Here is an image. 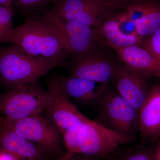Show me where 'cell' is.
<instances>
[{"mask_svg":"<svg viewBox=\"0 0 160 160\" xmlns=\"http://www.w3.org/2000/svg\"><path fill=\"white\" fill-rule=\"evenodd\" d=\"M7 43L22 48L33 55L66 65L71 58L54 30L41 13L27 16L23 24L12 29Z\"/></svg>","mask_w":160,"mask_h":160,"instance_id":"obj_1","label":"cell"},{"mask_svg":"<svg viewBox=\"0 0 160 160\" xmlns=\"http://www.w3.org/2000/svg\"><path fill=\"white\" fill-rule=\"evenodd\" d=\"M61 66L46 58L29 54L14 44L0 47V82L8 90L38 82L50 70Z\"/></svg>","mask_w":160,"mask_h":160,"instance_id":"obj_2","label":"cell"},{"mask_svg":"<svg viewBox=\"0 0 160 160\" xmlns=\"http://www.w3.org/2000/svg\"><path fill=\"white\" fill-rule=\"evenodd\" d=\"M50 101L49 92L38 82L12 88L0 96V118L17 121L42 115Z\"/></svg>","mask_w":160,"mask_h":160,"instance_id":"obj_3","label":"cell"},{"mask_svg":"<svg viewBox=\"0 0 160 160\" xmlns=\"http://www.w3.org/2000/svg\"><path fill=\"white\" fill-rule=\"evenodd\" d=\"M135 138L116 132L89 119L78 130V154L104 160L111 159L122 146L131 143Z\"/></svg>","mask_w":160,"mask_h":160,"instance_id":"obj_4","label":"cell"},{"mask_svg":"<svg viewBox=\"0 0 160 160\" xmlns=\"http://www.w3.org/2000/svg\"><path fill=\"white\" fill-rule=\"evenodd\" d=\"M97 105L98 123L122 134L136 137L139 133V111L117 91L108 86Z\"/></svg>","mask_w":160,"mask_h":160,"instance_id":"obj_5","label":"cell"},{"mask_svg":"<svg viewBox=\"0 0 160 160\" xmlns=\"http://www.w3.org/2000/svg\"><path fill=\"white\" fill-rule=\"evenodd\" d=\"M0 124L42 147L52 157L65 156L62 148V135L54 123L42 115L17 121L0 118Z\"/></svg>","mask_w":160,"mask_h":160,"instance_id":"obj_6","label":"cell"},{"mask_svg":"<svg viewBox=\"0 0 160 160\" xmlns=\"http://www.w3.org/2000/svg\"><path fill=\"white\" fill-rule=\"evenodd\" d=\"M40 13L55 32L71 58L99 46L92 27L78 22L63 19L52 9Z\"/></svg>","mask_w":160,"mask_h":160,"instance_id":"obj_7","label":"cell"},{"mask_svg":"<svg viewBox=\"0 0 160 160\" xmlns=\"http://www.w3.org/2000/svg\"><path fill=\"white\" fill-rule=\"evenodd\" d=\"M47 86L50 101L44 113L46 114L45 117L54 123L62 135L67 132L78 130L83 123L89 119L72 102L71 99L63 89L59 76L49 78Z\"/></svg>","mask_w":160,"mask_h":160,"instance_id":"obj_8","label":"cell"},{"mask_svg":"<svg viewBox=\"0 0 160 160\" xmlns=\"http://www.w3.org/2000/svg\"><path fill=\"white\" fill-rule=\"evenodd\" d=\"M52 11L63 19L95 28L118 9L95 0H54Z\"/></svg>","mask_w":160,"mask_h":160,"instance_id":"obj_9","label":"cell"},{"mask_svg":"<svg viewBox=\"0 0 160 160\" xmlns=\"http://www.w3.org/2000/svg\"><path fill=\"white\" fill-rule=\"evenodd\" d=\"M70 75L108 84L118 64L99 49V46L71 58L67 65Z\"/></svg>","mask_w":160,"mask_h":160,"instance_id":"obj_10","label":"cell"},{"mask_svg":"<svg viewBox=\"0 0 160 160\" xmlns=\"http://www.w3.org/2000/svg\"><path fill=\"white\" fill-rule=\"evenodd\" d=\"M146 79L126 65H119L112 81L116 91L139 111L149 89Z\"/></svg>","mask_w":160,"mask_h":160,"instance_id":"obj_11","label":"cell"},{"mask_svg":"<svg viewBox=\"0 0 160 160\" xmlns=\"http://www.w3.org/2000/svg\"><path fill=\"white\" fill-rule=\"evenodd\" d=\"M0 149L17 160H44L52 157L39 145L1 124Z\"/></svg>","mask_w":160,"mask_h":160,"instance_id":"obj_12","label":"cell"},{"mask_svg":"<svg viewBox=\"0 0 160 160\" xmlns=\"http://www.w3.org/2000/svg\"><path fill=\"white\" fill-rule=\"evenodd\" d=\"M139 133L143 140L160 139V85L152 86L139 110Z\"/></svg>","mask_w":160,"mask_h":160,"instance_id":"obj_13","label":"cell"},{"mask_svg":"<svg viewBox=\"0 0 160 160\" xmlns=\"http://www.w3.org/2000/svg\"><path fill=\"white\" fill-rule=\"evenodd\" d=\"M59 77L67 95L77 102L83 105L97 104L99 99L109 86L108 84L71 75L67 77Z\"/></svg>","mask_w":160,"mask_h":160,"instance_id":"obj_14","label":"cell"},{"mask_svg":"<svg viewBox=\"0 0 160 160\" xmlns=\"http://www.w3.org/2000/svg\"><path fill=\"white\" fill-rule=\"evenodd\" d=\"M118 58L125 65L143 76L160 77V59L138 45L116 50Z\"/></svg>","mask_w":160,"mask_h":160,"instance_id":"obj_15","label":"cell"},{"mask_svg":"<svg viewBox=\"0 0 160 160\" xmlns=\"http://www.w3.org/2000/svg\"><path fill=\"white\" fill-rule=\"evenodd\" d=\"M116 13L109 16L98 27L93 28L100 44L116 50L134 45L142 46V39L126 35L120 31L117 23Z\"/></svg>","mask_w":160,"mask_h":160,"instance_id":"obj_16","label":"cell"},{"mask_svg":"<svg viewBox=\"0 0 160 160\" xmlns=\"http://www.w3.org/2000/svg\"><path fill=\"white\" fill-rule=\"evenodd\" d=\"M135 24L138 34L143 39L159 29L160 3L153 0L146 14Z\"/></svg>","mask_w":160,"mask_h":160,"instance_id":"obj_17","label":"cell"},{"mask_svg":"<svg viewBox=\"0 0 160 160\" xmlns=\"http://www.w3.org/2000/svg\"><path fill=\"white\" fill-rule=\"evenodd\" d=\"M14 10L12 7L0 5V45L7 43L13 27Z\"/></svg>","mask_w":160,"mask_h":160,"instance_id":"obj_18","label":"cell"},{"mask_svg":"<svg viewBox=\"0 0 160 160\" xmlns=\"http://www.w3.org/2000/svg\"><path fill=\"white\" fill-rule=\"evenodd\" d=\"M115 160H154V149L143 146L132 148L120 153Z\"/></svg>","mask_w":160,"mask_h":160,"instance_id":"obj_19","label":"cell"},{"mask_svg":"<svg viewBox=\"0 0 160 160\" xmlns=\"http://www.w3.org/2000/svg\"><path fill=\"white\" fill-rule=\"evenodd\" d=\"M116 19L118 27L124 34L142 39L138 34L134 22L128 17L124 10L116 12Z\"/></svg>","mask_w":160,"mask_h":160,"instance_id":"obj_20","label":"cell"},{"mask_svg":"<svg viewBox=\"0 0 160 160\" xmlns=\"http://www.w3.org/2000/svg\"><path fill=\"white\" fill-rule=\"evenodd\" d=\"M54 0H13V3L22 11L27 13V16L36 14L37 12L43 9L49 3Z\"/></svg>","mask_w":160,"mask_h":160,"instance_id":"obj_21","label":"cell"},{"mask_svg":"<svg viewBox=\"0 0 160 160\" xmlns=\"http://www.w3.org/2000/svg\"><path fill=\"white\" fill-rule=\"evenodd\" d=\"M142 46L160 59V29L143 39Z\"/></svg>","mask_w":160,"mask_h":160,"instance_id":"obj_22","label":"cell"},{"mask_svg":"<svg viewBox=\"0 0 160 160\" xmlns=\"http://www.w3.org/2000/svg\"><path fill=\"white\" fill-rule=\"evenodd\" d=\"M60 160H104L101 159L90 157L80 154H69L66 153Z\"/></svg>","mask_w":160,"mask_h":160,"instance_id":"obj_23","label":"cell"},{"mask_svg":"<svg viewBox=\"0 0 160 160\" xmlns=\"http://www.w3.org/2000/svg\"><path fill=\"white\" fill-rule=\"evenodd\" d=\"M98 2L109 4L116 7L118 9H124L127 3L131 0H95Z\"/></svg>","mask_w":160,"mask_h":160,"instance_id":"obj_24","label":"cell"},{"mask_svg":"<svg viewBox=\"0 0 160 160\" xmlns=\"http://www.w3.org/2000/svg\"><path fill=\"white\" fill-rule=\"evenodd\" d=\"M0 160H17L11 154L0 149Z\"/></svg>","mask_w":160,"mask_h":160,"instance_id":"obj_25","label":"cell"},{"mask_svg":"<svg viewBox=\"0 0 160 160\" xmlns=\"http://www.w3.org/2000/svg\"><path fill=\"white\" fill-rule=\"evenodd\" d=\"M154 160H160V139L154 149Z\"/></svg>","mask_w":160,"mask_h":160,"instance_id":"obj_26","label":"cell"},{"mask_svg":"<svg viewBox=\"0 0 160 160\" xmlns=\"http://www.w3.org/2000/svg\"><path fill=\"white\" fill-rule=\"evenodd\" d=\"M13 0H0V5L7 7H12Z\"/></svg>","mask_w":160,"mask_h":160,"instance_id":"obj_27","label":"cell"},{"mask_svg":"<svg viewBox=\"0 0 160 160\" xmlns=\"http://www.w3.org/2000/svg\"><path fill=\"white\" fill-rule=\"evenodd\" d=\"M44 160H46V159H45Z\"/></svg>","mask_w":160,"mask_h":160,"instance_id":"obj_28","label":"cell"}]
</instances>
